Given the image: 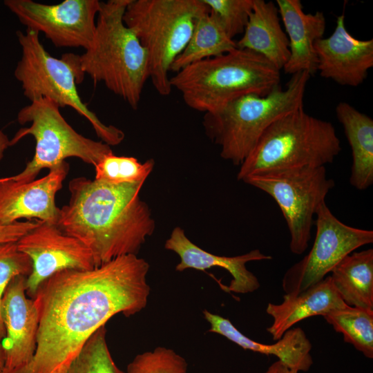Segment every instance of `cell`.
I'll return each mask as SVG.
<instances>
[{"instance_id":"obj_1","label":"cell","mask_w":373,"mask_h":373,"mask_svg":"<svg viewBox=\"0 0 373 373\" xmlns=\"http://www.w3.org/2000/svg\"><path fill=\"white\" fill-rule=\"evenodd\" d=\"M149 264L137 255L91 269H66L43 281L32 298L37 310L32 361L12 373H66L91 335L113 316H133L148 303Z\"/></svg>"},{"instance_id":"obj_2","label":"cell","mask_w":373,"mask_h":373,"mask_svg":"<svg viewBox=\"0 0 373 373\" xmlns=\"http://www.w3.org/2000/svg\"><path fill=\"white\" fill-rule=\"evenodd\" d=\"M144 182L111 184L79 177L68 184L70 198L59 209L57 226L82 241L95 266L137 255L155 228L148 204L140 197Z\"/></svg>"},{"instance_id":"obj_3","label":"cell","mask_w":373,"mask_h":373,"mask_svg":"<svg viewBox=\"0 0 373 373\" xmlns=\"http://www.w3.org/2000/svg\"><path fill=\"white\" fill-rule=\"evenodd\" d=\"M129 1H100L93 39L84 53L75 55V60L82 74L104 83L137 109L149 79V60L145 48L123 21Z\"/></svg>"},{"instance_id":"obj_4","label":"cell","mask_w":373,"mask_h":373,"mask_svg":"<svg viewBox=\"0 0 373 373\" xmlns=\"http://www.w3.org/2000/svg\"><path fill=\"white\" fill-rule=\"evenodd\" d=\"M170 77L190 108L213 112L245 95L265 96L278 87L280 73L262 56L235 49L192 64Z\"/></svg>"},{"instance_id":"obj_5","label":"cell","mask_w":373,"mask_h":373,"mask_svg":"<svg viewBox=\"0 0 373 373\" xmlns=\"http://www.w3.org/2000/svg\"><path fill=\"white\" fill-rule=\"evenodd\" d=\"M310 77L307 72L297 73L285 89L278 86L265 96L245 95L204 113L205 133L220 146V156L240 166L273 122L303 108Z\"/></svg>"},{"instance_id":"obj_6","label":"cell","mask_w":373,"mask_h":373,"mask_svg":"<svg viewBox=\"0 0 373 373\" xmlns=\"http://www.w3.org/2000/svg\"><path fill=\"white\" fill-rule=\"evenodd\" d=\"M341 150L333 124L303 108L283 116L264 132L240 164L238 180L271 171L325 166Z\"/></svg>"},{"instance_id":"obj_7","label":"cell","mask_w":373,"mask_h":373,"mask_svg":"<svg viewBox=\"0 0 373 373\" xmlns=\"http://www.w3.org/2000/svg\"><path fill=\"white\" fill-rule=\"evenodd\" d=\"M208 11L202 0H130L127 5L123 21L146 50L149 79L160 95L171 93V66Z\"/></svg>"},{"instance_id":"obj_8","label":"cell","mask_w":373,"mask_h":373,"mask_svg":"<svg viewBox=\"0 0 373 373\" xmlns=\"http://www.w3.org/2000/svg\"><path fill=\"white\" fill-rule=\"evenodd\" d=\"M39 34L29 29L17 31L22 55L14 75L21 84L23 95L30 102L49 98L59 108H72L88 120L102 142L110 146L120 144L124 132L102 123L81 99L77 84L84 75L78 68L75 55L64 54L61 59L51 56L39 41Z\"/></svg>"},{"instance_id":"obj_9","label":"cell","mask_w":373,"mask_h":373,"mask_svg":"<svg viewBox=\"0 0 373 373\" xmlns=\"http://www.w3.org/2000/svg\"><path fill=\"white\" fill-rule=\"evenodd\" d=\"M30 102L17 114L19 124L30 123V126L19 129L10 140V146L30 135L35 140V154L21 173L10 177L12 180L22 183L35 180L42 169H50L72 157L95 166L113 152L107 144L78 133L50 99L39 98Z\"/></svg>"},{"instance_id":"obj_10","label":"cell","mask_w":373,"mask_h":373,"mask_svg":"<svg viewBox=\"0 0 373 373\" xmlns=\"http://www.w3.org/2000/svg\"><path fill=\"white\" fill-rule=\"evenodd\" d=\"M244 182L269 195L278 205L290 233L291 251L300 255L308 247L313 218L334 186L325 166L271 171L247 177Z\"/></svg>"},{"instance_id":"obj_11","label":"cell","mask_w":373,"mask_h":373,"mask_svg":"<svg viewBox=\"0 0 373 373\" xmlns=\"http://www.w3.org/2000/svg\"><path fill=\"white\" fill-rule=\"evenodd\" d=\"M315 239L309 252L285 272V294L295 295L324 279L346 256L373 242V231L348 226L323 202L316 213Z\"/></svg>"},{"instance_id":"obj_12","label":"cell","mask_w":373,"mask_h":373,"mask_svg":"<svg viewBox=\"0 0 373 373\" xmlns=\"http://www.w3.org/2000/svg\"><path fill=\"white\" fill-rule=\"evenodd\" d=\"M4 4L29 29L43 32L56 46L88 48L95 31L98 0H65L48 5L32 0H5Z\"/></svg>"},{"instance_id":"obj_13","label":"cell","mask_w":373,"mask_h":373,"mask_svg":"<svg viewBox=\"0 0 373 373\" xmlns=\"http://www.w3.org/2000/svg\"><path fill=\"white\" fill-rule=\"evenodd\" d=\"M17 244L32 262V272L26 280V295L30 298L43 281L59 271L95 267L90 250L77 238L63 232L56 224L39 220Z\"/></svg>"},{"instance_id":"obj_14","label":"cell","mask_w":373,"mask_h":373,"mask_svg":"<svg viewBox=\"0 0 373 373\" xmlns=\"http://www.w3.org/2000/svg\"><path fill=\"white\" fill-rule=\"evenodd\" d=\"M27 277H15L6 287L1 304L6 332L1 345L5 355L2 373H12L26 366L37 347L38 313L34 301L26 295Z\"/></svg>"},{"instance_id":"obj_15","label":"cell","mask_w":373,"mask_h":373,"mask_svg":"<svg viewBox=\"0 0 373 373\" xmlns=\"http://www.w3.org/2000/svg\"><path fill=\"white\" fill-rule=\"evenodd\" d=\"M69 171L66 162L49 169L38 180L19 182L10 177L0 180V225H7L21 218L36 219L57 224L59 208L56 193Z\"/></svg>"},{"instance_id":"obj_16","label":"cell","mask_w":373,"mask_h":373,"mask_svg":"<svg viewBox=\"0 0 373 373\" xmlns=\"http://www.w3.org/2000/svg\"><path fill=\"white\" fill-rule=\"evenodd\" d=\"M314 49L320 75L341 86L361 85L373 66V39L353 37L345 28L343 13L337 17L333 33L317 40Z\"/></svg>"},{"instance_id":"obj_17","label":"cell","mask_w":373,"mask_h":373,"mask_svg":"<svg viewBox=\"0 0 373 373\" xmlns=\"http://www.w3.org/2000/svg\"><path fill=\"white\" fill-rule=\"evenodd\" d=\"M164 248L179 256L180 260L175 267L177 271L189 269L205 271L214 267L228 271L232 276V280L227 290L237 294L251 293L260 287L258 278L247 269L246 263L272 258L271 256L264 254L257 249L231 257L213 254L195 245L180 227L173 229L164 243Z\"/></svg>"},{"instance_id":"obj_18","label":"cell","mask_w":373,"mask_h":373,"mask_svg":"<svg viewBox=\"0 0 373 373\" xmlns=\"http://www.w3.org/2000/svg\"><path fill=\"white\" fill-rule=\"evenodd\" d=\"M280 17L289 44V57L283 70L294 75L307 72L314 75L318 70L315 42L323 37L326 19L323 12L305 13L300 0H276Z\"/></svg>"},{"instance_id":"obj_19","label":"cell","mask_w":373,"mask_h":373,"mask_svg":"<svg viewBox=\"0 0 373 373\" xmlns=\"http://www.w3.org/2000/svg\"><path fill=\"white\" fill-rule=\"evenodd\" d=\"M202 314L209 323V332L220 334L244 350L265 355H274L287 367L307 372L313 364L312 344L300 327L291 328L273 344L259 343L242 334L228 319L204 309Z\"/></svg>"},{"instance_id":"obj_20","label":"cell","mask_w":373,"mask_h":373,"mask_svg":"<svg viewBox=\"0 0 373 373\" xmlns=\"http://www.w3.org/2000/svg\"><path fill=\"white\" fill-rule=\"evenodd\" d=\"M330 276L295 295L285 294L280 304L269 303L266 312L273 323L267 331L277 341L297 323L314 316H325L347 306Z\"/></svg>"},{"instance_id":"obj_21","label":"cell","mask_w":373,"mask_h":373,"mask_svg":"<svg viewBox=\"0 0 373 373\" xmlns=\"http://www.w3.org/2000/svg\"><path fill=\"white\" fill-rule=\"evenodd\" d=\"M236 47L257 53L278 70L283 69L289 57V44L276 3L253 0L252 10Z\"/></svg>"},{"instance_id":"obj_22","label":"cell","mask_w":373,"mask_h":373,"mask_svg":"<svg viewBox=\"0 0 373 373\" xmlns=\"http://www.w3.org/2000/svg\"><path fill=\"white\" fill-rule=\"evenodd\" d=\"M352 151L350 184L365 190L373 183V119L345 102L335 108Z\"/></svg>"},{"instance_id":"obj_23","label":"cell","mask_w":373,"mask_h":373,"mask_svg":"<svg viewBox=\"0 0 373 373\" xmlns=\"http://www.w3.org/2000/svg\"><path fill=\"white\" fill-rule=\"evenodd\" d=\"M329 275L343 302L373 311V249L353 251Z\"/></svg>"},{"instance_id":"obj_24","label":"cell","mask_w":373,"mask_h":373,"mask_svg":"<svg viewBox=\"0 0 373 373\" xmlns=\"http://www.w3.org/2000/svg\"><path fill=\"white\" fill-rule=\"evenodd\" d=\"M236 48V41L227 35L209 10L198 19L186 47L172 64L170 71L178 73L192 64L225 54Z\"/></svg>"},{"instance_id":"obj_25","label":"cell","mask_w":373,"mask_h":373,"mask_svg":"<svg viewBox=\"0 0 373 373\" xmlns=\"http://www.w3.org/2000/svg\"><path fill=\"white\" fill-rule=\"evenodd\" d=\"M345 343L368 358H373V311L347 305L323 316Z\"/></svg>"},{"instance_id":"obj_26","label":"cell","mask_w":373,"mask_h":373,"mask_svg":"<svg viewBox=\"0 0 373 373\" xmlns=\"http://www.w3.org/2000/svg\"><path fill=\"white\" fill-rule=\"evenodd\" d=\"M154 165L153 159L142 163L134 157L118 156L112 152L94 166L95 180L111 184L145 182Z\"/></svg>"},{"instance_id":"obj_27","label":"cell","mask_w":373,"mask_h":373,"mask_svg":"<svg viewBox=\"0 0 373 373\" xmlns=\"http://www.w3.org/2000/svg\"><path fill=\"white\" fill-rule=\"evenodd\" d=\"M106 336L104 325L88 339L66 373H126L113 361Z\"/></svg>"},{"instance_id":"obj_28","label":"cell","mask_w":373,"mask_h":373,"mask_svg":"<svg viewBox=\"0 0 373 373\" xmlns=\"http://www.w3.org/2000/svg\"><path fill=\"white\" fill-rule=\"evenodd\" d=\"M185 358L173 350L157 347L137 354L128 363L126 373H187Z\"/></svg>"},{"instance_id":"obj_29","label":"cell","mask_w":373,"mask_h":373,"mask_svg":"<svg viewBox=\"0 0 373 373\" xmlns=\"http://www.w3.org/2000/svg\"><path fill=\"white\" fill-rule=\"evenodd\" d=\"M232 39L242 34L252 10L253 0H202Z\"/></svg>"},{"instance_id":"obj_30","label":"cell","mask_w":373,"mask_h":373,"mask_svg":"<svg viewBox=\"0 0 373 373\" xmlns=\"http://www.w3.org/2000/svg\"><path fill=\"white\" fill-rule=\"evenodd\" d=\"M30 257L20 251L17 242L0 243V340L6 335L1 318V304L3 293L10 282L16 276L28 277L32 272Z\"/></svg>"},{"instance_id":"obj_31","label":"cell","mask_w":373,"mask_h":373,"mask_svg":"<svg viewBox=\"0 0 373 373\" xmlns=\"http://www.w3.org/2000/svg\"><path fill=\"white\" fill-rule=\"evenodd\" d=\"M38 221L15 222L7 225H0V243L17 242L22 236L34 229Z\"/></svg>"},{"instance_id":"obj_32","label":"cell","mask_w":373,"mask_h":373,"mask_svg":"<svg viewBox=\"0 0 373 373\" xmlns=\"http://www.w3.org/2000/svg\"><path fill=\"white\" fill-rule=\"evenodd\" d=\"M265 373H298V372L287 367L282 362L277 360L269 365Z\"/></svg>"},{"instance_id":"obj_33","label":"cell","mask_w":373,"mask_h":373,"mask_svg":"<svg viewBox=\"0 0 373 373\" xmlns=\"http://www.w3.org/2000/svg\"><path fill=\"white\" fill-rule=\"evenodd\" d=\"M10 146V140L8 136L0 130V160L3 158L4 151Z\"/></svg>"},{"instance_id":"obj_34","label":"cell","mask_w":373,"mask_h":373,"mask_svg":"<svg viewBox=\"0 0 373 373\" xmlns=\"http://www.w3.org/2000/svg\"><path fill=\"white\" fill-rule=\"evenodd\" d=\"M5 364V355L1 345V341L0 340V373H2L4 369Z\"/></svg>"}]
</instances>
